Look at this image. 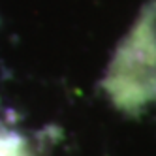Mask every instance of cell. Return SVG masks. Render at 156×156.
<instances>
[{
  "instance_id": "1",
  "label": "cell",
  "mask_w": 156,
  "mask_h": 156,
  "mask_svg": "<svg viewBox=\"0 0 156 156\" xmlns=\"http://www.w3.org/2000/svg\"><path fill=\"white\" fill-rule=\"evenodd\" d=\"M104 90L126 115H139L156 102V32L143 15L119 43L105 72Z\"/></svg>"
},
{
  "instance_id": "2",
  "label": "cell",
  "mask_w": 156,
  "mask_h": 156,
  "mask_svg": "<svg viewBox=\"0 0 156 156\" xmlns=\"http://www.w3.org/2000/svg\"><path fill=\"white\" fill-rule=\"evenodd\" d=\"M0 156H36L23 133L0 124Z\"/></svg>"
},
{
  "instance_id": "3",
  "label": "cell",
  "mask_w": 156,
  "mask_h": 156,
  "mask_svg": "<svg viewBox=\"0 0 156 156\" xmlns=\"http://www.w3.org/2000/svg\"><path fill=\"white\" fill-rule=\"evenodd\" d=\"M143 15L147 17V21L151 23V27H152L154 32H156V0L149 4V8H145V9H143Z\"/></svg>"
}]
</instances>
